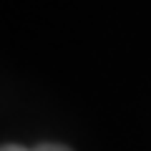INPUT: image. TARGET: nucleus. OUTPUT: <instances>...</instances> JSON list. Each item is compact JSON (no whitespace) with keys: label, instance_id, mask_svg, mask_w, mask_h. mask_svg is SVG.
Wrapping results in <instances>:
<instances>
[{"label":"nucleus","instance_id":"obj_1","mask_svg":"<svg viewBox=\"0 0 151 151\" xmlns=\"http://www.w3.org/2000/svg\"><path fill=\"white\" fill-rule=\"evenodd\" d=\"M0 151H68V149L60 146V144H40V146H35V149H23V146L8 144V146H0Z\"/></svg>","mask_w":151,"mask_h":151}]
</instances>
